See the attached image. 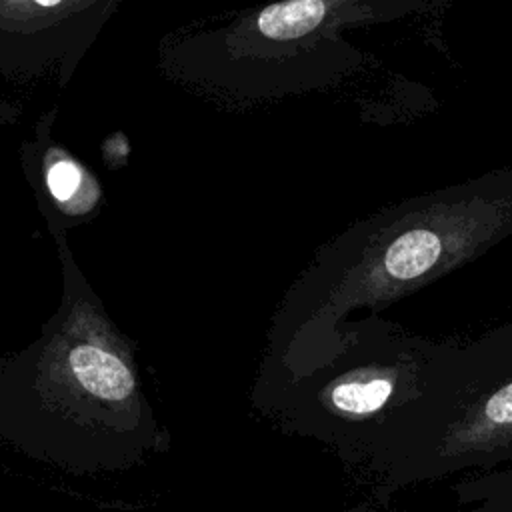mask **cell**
Segmentation results:
<instances>
[{
	"mask_svg": "<svg viewBox=\"0 0 512 512\" xmlns=\"http://www.w3.org/2000/svg\"><path fill=\"white\" fill-rule=\"evenodd\" d=\"M512 236V166L404 198L320 248L288 292L272 334L270 390L320 368L354 310L378 312ZM260 390V392H262Z\"/></svg>",
	"mask_w": 512,
	"mask_h": 512,
	"instance_id": "obj_1",
	"label": "cell"
},
{
	"mask_svg": "<svg viewBox=\"0 0 512 512\" xmlns=\"http://www.w3.org/2000/svg\"><path fill=\"white\" fill-rule=\"evenodd\" d=\"M62 302L22 352L0 358V438L74 476L124 472L166 450L130 342L58 234Z\"/></svg>",
	"mask_w": 512,
	"mask_h": 512,
	"instance_id": "obj_2",
	"label": "cell"
},
{
	"mask_svg": "<svg viewBox=\"0 0 512 512\" xmlns=\"http://www.w3.org/2000/svg\"><path fill=\"white\" fill-rule=\"evenodd\" d=\"M114 2H0V68L34 74L80 58Z\"/></svg>",
	"mask_w": 512,
	"mask_h": 512,
	"instance_id": "obj_6",
	"label": "cell"
},
{
	"mask_svg": "<svg viewBox=\"0 0 512 512\" xmlns=\"http://www.w3.org/2000/svg\"><path fill=\"white\" fill-rule=\"evenodd\" d=\"M38 172L40 184L36 188L44 190L42 204L54 208L56 222L62 218H86L102 198V192L90 174L58 148H50L42 156Z\"/></svg>",
	"mask_w": 512,
	"mask_h": 512,
	"instance_id": "obj_7",
	"label": "cell"
},
{
	"mask_svg": "<svg viewBox=\"0 0 512 512\" xmlns=\"http://www.w3.org/2000/svg\"><path fill=\"white\" fill-rule=\"evenodd\" d=\"M512 462V320L466 342H438L422 392L382 430L356 476L368 502L458 472Z\"/></svg>",
	"mask_w": 512,
	"mask_h": 512,
	"instance_id": "obj_3",
	"label": "cell"
},
{
	"mask_svg": "<svg viewBox=\"0 0 512 512\" xmlns=\"http://www.w3.org/2000/svg\"><path fill=\"white\" fill-rule=\"evenodd\" d=\"M444 0H292L190 34L168 48L188 82L242 98H272L336 82L362 54L344 30L430 12Z\"/></svg>",
	"mask_w": 512,
	"mask_h": 512,
	"instance_id": "obj_4",
	"label": "cell"
},
{
	"mask_svg": "<svg viewBox=\"0 0 512 512\" xmlns=\"http://www.w3.org/2000/svg\"><path fill=\"white\" fill-rule=\"evenodd\" d=\"M346 512H394V510H388V508H384L380 504H374V502L366 500V502H362V504H358V506H354V508H350Z\"/></svg>",
	"mask_w": 512,
	"mask_h": 512,
	"instance_id": "obj_9",
	"label": "cell"
},
{
	"mask_svg": "<svg viewBox=\"0 0 512 512\" xmlns=\"http://www.w3.org/2000/svg\"><path fill=\"white\" fill-rule=\"evenodd\" d=\"M460 504L448 512H512V462L476 472L452 486Z\"/></svg>",
	"mask_w": 512,
	"mask_h": 512,
	"instance_id": "obj_8",
	"label": "cell"
},
{
	"mask_svg": "<svg viewBox=\"0 0 512 512\" xmlns=\"http://www.w3.org/2000/svg\"><path fill=\"white\" fill-rule=\"evenodd\" d=\"M438 342L372 314L340 326V346L314 372L262 390L258 406L286 432L328 446L358 476L386 424L424 386Z\"/></svg>",
	"mask_w": 512,
	"mask_h": 512,
	"instance_id": "obj_5",
	"label": "cell"
}]
</instances>
